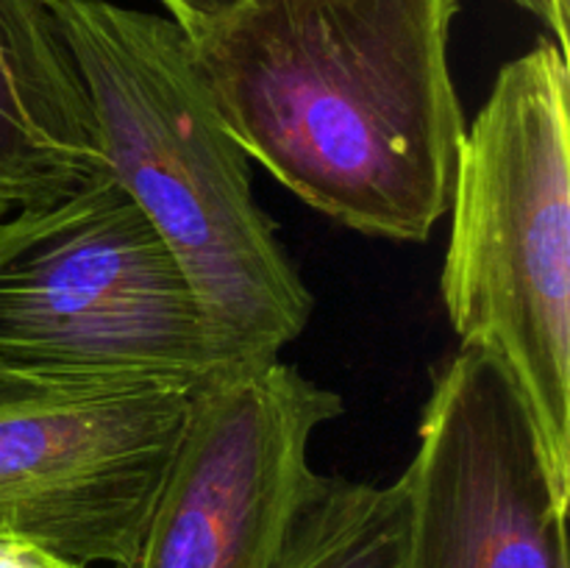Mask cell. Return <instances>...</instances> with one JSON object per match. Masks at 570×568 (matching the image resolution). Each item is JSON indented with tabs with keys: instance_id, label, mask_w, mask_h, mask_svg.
<instances>
[{
	"instance_id": "cell-1",
	"label": "cell",
	"mask_w": 570,
	"mask_h": 568,
	"mask_svg": "<svg viewBox=\"0 0 570 568\" xmlns=\"http://www.w3.org/2000/svg\"><path fill=\"white\" fill-rule=\"evenodd\" d=\"M456 0H243L189 33L232 137L312 209L423 243L449 212L465 117Z\"/></svg>"
},
{
	"instance_id": "cell-2",
	"label": "cell",
	"mask_w": 570,
	"mask_h": 568,
	"mask_svg": "<svg viewBox=\"0 0 570 568\" xmlns=\"http://www.w3.org/2000/svg\"><path fill=\"white\" fill-rule=\"evenodd\" d=\"M100 156L181 265L232 371L282 356L312 293L259 206L250 156L223 123L189 33L109 0H53Z\"/></svg>"
},
{
	"instance_id": "cell-3",
	"label": "cell",
	"mask_w": 570,
	"mask_h": 568,
	"mask_svg": "<svg viewBox=\"0 0 570 568\" xmlns=\"http://www.w3.org/2000/svg\"><path fill=\"white\" fill-rule=\"evenodd\" d=\"M568 92L551 39L499 70L460 145L440 290L460 345L512 376L570 501Z\"/></svg>"
},
{
	"instance_id": "cell-4",
	"label": "cell",
	"mask_w": 570,
	"mask_h": 568,
	"mask_svg": "<svg viewBox=\"0 0 570 568\" xmlns=\"http://www.w3.org/2000/svg\"><path fill=\"white\" fill-rule=\"evenodd\" d=\"M0 365L193 390L234 373L173 251L106 167L0 221Z\"/></svg>"
},
{
	"instance_id": "cell-5",
	"label": "cell",
	"mask_w": 570,
	"mask_h": 568,
	"mask_svg": "<svg viewBox=\"0 0 570 568\" xmlns=\"http://www.w3.org/2000/svg\"><path fill=\"white\" fill-rule=\"evenodd\" d=\"M204 390L45 379L0 365V535L137 568Z\"/></svg>"
},
{
	"instance_id": "cell-6",
	"label": "cell",
	"mask_w": 570,
	"mask_h": 568,
	"mask_svg": "<svg viewBox=\"0 0 570 568\" xmlns=\"http://www.w3.org/2000/svg\"><path fill=\"white\" fill-rule=\"evenodd\" d=\"M343 399L295 365L239 368L198 395L137 568H273L315 479L312 438Z\"/></svg>"
},
{
	"instance_id": "cell-7",
	"label": "cell",
	"mask_w": 570,
	"mask_h": 568,
	"mask_svg": "<svg viewBox=\"0 0 570 568\" xmlns=\"http://www.w3.org/2000/svg\"><path fill=\"white\" fill-rule=\"evenodd\" d=\"M410 490V568H570L568 499L495 356L460 345L432 376Z\"/></svg>"
},
{
	"instance_id": "cell-8",
	"label": "cell",
	"mask_w": 570,
	"mask_h": 568,
	"mask_svg": "<svg viewBox=\"0 0 570 568\" xmlns=\"http://www.w3.org/2000/svg\"><path fill=\"white\" fill-rule=\"evenodd\" d=\"M100 170L92 106L53 0H0V221Z\"/></svg>"
},
{
	"instance_id": "cell-9",
	"label": "cell",
	"mask_w": 570,
	"mask_h": 568,
	"mask_svg": "<svg viewBox=\"0 0 570 568\" xmlns=\"http://www.w3.org/2000/svg\"><path fill=\"white\" fill-rule=\"evenodd\" d=\"M273 568H410V490L315 479L306 488Z\"/></svg>"
},
{
	"instance_id": "cell-10",
	"label": "cell",
	"mask_w": 570,
	"mask_h": 568,
	"mask_svg": "<svg viewBox=\"0 0 570 568\" xmlns=\"http://www.w3.org/2000/svg\"><path fill=\"white\" fill-rule=\"evenodd\" d=\"M0 568H87L31 540L0 535Z\"/></svg>"
},
{
	"instance_id": "cell-11",
	"label": "cell",
	"mask_w": 570,
	"mask_h": 568,
	"mask_svg": "<svg viewBox=\"0 0 570 568\" xmlns=\"http://www.w3.org/2000/svg\"><path fill=\"white\" fill-rule=\"evenodd\" d=\"M159 3L170 11V20H176L184 31L193 33L209 22L220 20L223 14L237 9L243 0H159Z\"/></svg>"
},
{
	"instance_id": "cell-12",
	"label": "cell",
	"mask_w": 570,
	"mask_h": 568,
	"mask_svg": "<svg viewBox=\"0 0 570 568\" xmlns=\"http://www.w3.org/2000/svg\"><path fill=\"white\" fill-rule=\"evenodd\" d=\"M515 6L527 9L529 14L538 17L551 33V42L568 56V20H570V0H512Z\"/></svg>"
}]
</instances>
